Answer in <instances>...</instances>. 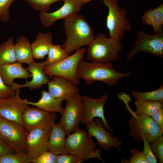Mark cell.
<instances>
[{
	"label": "cell",
	"mask_w": 163,
	"mask_h": 163,
	"mask_svg": "<svg viewBox=\"0 0 163 163\" xmlns=\"http://www.w3.org/2000/svg\"><path fill=\"white\" fill-rule=\"evenodd\" d=\"M64 20L66 38L61 46L68 55L83 46L89 45L94 39L91 25L82 15L76 13Z\"/></svg>",
	"instance_id": "1"
},
{
	"label": "cell",
	"mask_w": 163,
	"mask_h": 163,
	"mask_svg": "<svg viewBox=\"0 0 163 163\" xmlns=\"http://www.w3.org/2000/svg\"><path fill=\"white\" fill-rule=\"evenodd\" d=\"M77 74L80 79H82L88 85L99 81L110 87L115 85L121 78L131 75L130 72L117 71L111 62L101 63L93 61L88 62L83 59L79 63Z\"/></svg>",
	"instance_id": "2"
},
{
	"label": "cell",
	"mask_w": 163,
	"mask_h": 163,
	"mask_svg": "<svg viewBox=\"0 0 163 163\" xmlns=\"http://www.w3.org/2000/svg\"><path fill=\"white\" fill-rule=\"evenodd\" d=\"M123 101L132 116L128 121L129 127V135L135 141L143 142L146 140L152 143L162 136V130L152 117L143 114H136L130 108L128 99Z\"/></svg>",
	"instance_id": "3"
},
{
	"label": "cell",
	"mask_w": 163,
	"mask_h": 163,
	"mask_svg": "<svg viewBox=\"0 0 163 163\" xmlns=\"http://www.w3.org/2000/svg\"><path fill=\"white\" fill-rule=\"evenodd\" d=\"M88 46L86 50L87 60L101 63L117 60L119 52L124 47L121 41L108 37L103 33L98 34Z\"/></svg>",
	"instance_id": "4"
},
{
	"label": "cell",
	"mask_w": 163,
	"mask_h": 163,
	"mask_svg": "<svg viewBox=\"0 0 163 163\" xmlns=\"http://www.w3.org/2000/svg\"><path fill=\"white\" fill-rule=\"evenodd\" d=\"M67 136L65 145L69 154L84 161L97 158L104 163L101 156V149H96V143L87 131L79 128Z\"/></svg>",
	"instance_id": "5"
},
{
	"label": "cell",
	"mask_w": 163,
	"mask_h": 163,
	"mask_svg": "<svg viewBox=\"0 0 163 163\" xmlns=\"http://www.w3.org/2000/svg\"><path fill=\"white\" fill-rule=\"evenodd\" d=\"M57 119L55 113L43 123L29 131L26 139V154L30 161L48 150L50 133Z\"/></svg>",
	"instance_id": "6"
},
{
	"label": "cell",
	"mask_w": 163,
	"mask_h": 163,
	"mask_svg": "<svg viewBox=\"0 0 163 163\" xmlns=\"http://www.w3.org/2000/svg\"><path fill=\"white\" fill-rule=\"evenodd\" d=\"M108 8L106 26L109 32L108 37L121 41L125 33L132 29L131 25L126 16V8L120 7L117 0H103Z\"/></svg>",
	"instance_id": "7"
},
{
	"label": "cell",
	"mask_w": 163,
	"mask_h": 163,
	"mask_svg": "<svg viewBox=\"0 0 163 163\" xmlns=\"http://www.w3.org/2000/svg\"><path fill=\"white\" fill-rule=\"evenodd\" d=\"M86 50L85 47L80 48L58 62L45 66V73L48 76L63 78L77 85L80 82L77 74L78 67L84 58Z\"/></svg>",
	"instance_id": "8"
},
{
	"label": "cell",
	"mask_w": 163,
	"mask_h": 163,
	"mask_svg": "<svg viewBox=\"0 0 163 163\" xmlns=\"http://www.w3.org/2000/svg\"><path fill=\"white\" fill-rule=\"evenodd\" d=\"M29 132L24 126L0 117V137L15 152L26 153Z\"/></svg>",
	"instance_id": "9"
},
{
	"label": "cell",
	"mask_w": 163,
	"mask_h": 163,
	"mask_svg": "<svg viewBox=\"0 0 163 163\" xmlns=\"http://www.w3.org/2000/svg\"><path fill=\"white\" fill-rule=\"evenodd\" d=\"M141 52L150 53L159 58L163 57V31L151 35L139 30L136 34V43L126 56L128 60L133 59Z\"/></svg>",
	"instance_id": "10"
},
{
	"label": "cell",
	"mask_w": 163,
	"mask_h": 163,
	"mask_svg": "<svg viewBox=\"0 0 163 163\" xmlns=\"http://www.w3.org/2000/svg\"><path fill=\"white\" fill-rule=\"evenodd\" d=\"M66 101L59 123L63 127L67 136L79 128L84 114V107L79 93Z\"/></svg>",
	"instance_id": "11"
},
{
	"label": "cell",
	"mask_w": 163,
	"mask_h": 163,
	"mask_svg": "<svg viewBox=\"0 0 163 163\" xmlns=\"http://www.w3.org/2000/svg\"><path fill=\"white\" fill-rule=\"evenodd\" d=\"M20 92V89H17L13 96L0 98V117L24 126L22 115L29 105L21 98Z\"/></svg>",
	"instance_id": "12"
},
{
	"label": "cell",
	"mask_w": 163,
	"mask_h": 163,
	"mask_svg": "<svg viewBox=\"0 0 163 163\" xmlns=\"http://www.w3.org/2000/svg\"><path fill=\"white\" fill-rule=\"evenodd\" d=\"M81 97L84 107V114L81 123L85 124L93 120L95 118L98 117L101 119L107 130L113 132V130L107 121L104 113V107L108 99V95L104 94L97 98L86 95L81 96Z\"/></svg>",
	"instance_id": "13"
},
{
	"label": "cell",
	"mask_w": 163,
	"mask_h": 163,
	"mask_svg": "<svg viewBox=\"0 0 163 163\" xmlns=\"http://www.w3.org/2000/svg\"><path fill=\"white\" fill-rule=\"evenodd\" d=\"M94 120L85 124L87 131L91 137H94L97 140L96 145L104 150L110 151L113 147L121 152L120 146L121 142L117 137H113L112 134L104 127L101 119L96 117Z\"/></svg>",
	"instance_id": "14"
},
{
	"label": "cell",
	"mask_w": 163,
	"mask_h": 163,
	"mask_svg": "<svg viewBox=\"0 0 163 163\" xmlns=\"http://www.w3.org/2000/svg\"><path fill=\"white\" fill-rule=\"evenodd\" d=\"M63 5L57 10L50 13H41L40 19L45 28L53 24L57 21L64 19L74 14L78 13L82 5L79 0H65Z\"/></svg>",
	"instance_id": "15"
},
{
	"label": "cell",
	"mask_w": 163,
	"mask_h": 163,
	"mask_svg": "<svg viewBox=\"0 0 163 163\" xmlns=\"http://www.w3.org/2000/svg\"><path fill=\"white\" fill-rule=\"evenodd\" d=\"M45 66L44 61L40 62H36L34 61L29 64L25 68L31 74V80L26 81L23 84L14 82L11 87L12 89L15 91L23 88L28 87L32 90L40 88L43 85L47 84L50 80L44 71Z\"/></svg>",
	"instance_id": "16"
},
{
	"label": "cell",
	"mask_w": 163,
	"mask_h": 163,
	"mask_svg": "<svg viewBox=\"0 0 163 163\" xmlns=\"http://www.w3.org/2000/svg\"><path fill=\"white\" fill-rule=\"evenodd\" d=\"M49 92L54 97L66 101L80 91L77 85L62 77L55 76L47 84Z\"/></svg>",
	"instance_id": "17"
},
{
	"label": "cell",
	"mask_w": 163,
	"mask_h": 163,
	"mask_svg": "<svg viewBox=\"0 0 163 163\" xmlns=\"http://www.w3.org/2000/svg\"><path fill=\"white\" fill-rule=\"evenodd\" d=\"M0 76L5 83L11 87L14 82L15 79L21 78L26 80L31 77L32 75L21 63L17 62L0 66Z\"/></svg>",
	"instance_id": "18"
},
{
	"label": "cell",
	"mask_w": 163,
	"mask_h": 163,
	"mask_svg": "<svg viewBox=\"0 0 163 163\" xmlns=\"http://www.w3.org/2000/svg\"><path fill=\"white\" fill-rule=\"evenodd\" d=\"M66 136V131L61 124H54L49 137L48 150L56 155L68 153L65 145Z\"/></svg>",
	"instance_id": "19"
},
{
	"label": "cell",
	"mask_w": 163,
	"mask_h": 163,
	"mask_svg": "<svg viewBox=\"0 0 163 163\" xmlns=\"http://www.w3.org/2000/svg\"><path fill=\"white\" fill-rule=\"evenodd\" d=\"M55 113H50L39 108L29 107L24 111L22 116L24 126L29 131L41 125Z\"/></svg>",
	"instance_id": "20"
},
{
	"label": "cell",
	"mask_w": 163,
	"mask_h": 163,
	"mask_svg": "<svg viewBox=\"0 0 163 163\" xmlns=\"http://www.w3.org/2000/svg\"><path fill=\"white\" fill-rule=\"evenodd\" d=\"M41 94V97L37 102L30 101L25 99V102L29 105L36 106L49 112L58 113L61 114L62 113L64 108L61 104L64 101L62 99L54 97L45 90L42 91Z\"/></svg>",
	"instance_id": "21"
},
{
	"label": "cell",
	"mask_w": 163,
	"mask_h": 163,
	"mask_svg": "<svg viewBox=\"0 0 163 163\" xmlns=\"http://www.w3.org/2000/svg\"><path fill=\"white\" fill-rule=\"evenodd\" d=\"M52 41L53 36L51 33L39 32L34 40L31 43L34 58L44 59L53 44Z\"/></svg>",
	"instance_id": "22"
},
{
	"label": "cell",
	"mask_w": 163,
	"mask_h": 163,
	"mask_svg": "<svg viewBox=\"0 0 163 163\" xmlns=\"http://www.w3.org/2000/svg\"><path fill=\"white\" fill-rule=\"evenodd\" d=\"M16 58L17 62L28 65L34 61L31 43L24 35L18 38L14 45Z\"/></svg>",
	"instance_id": "23"
},
{
	"label": "cell",
	"mask_w": 163,
	"mask_h": 163,
	"mask_svg": "<svg viewBox=\"0 0 163 163\" xmlns=\"http://www.w3.org/2000/svg\"><path fill=\"white\" fill-rule=\"evenodd\" d=\"M142 22L144 24L152 26L154 34L163 31V4L145 11L142 16Z\"/></svg>",
	"instance_id": "24"
},
{
	"label": "cell",
	"mask_w": 163,
	"mask_h": 163,
	"mask_svg": "<svg viewBox=\"0 0 163 163\" xmlns=\"http://www.w3.org/2000/svg\"><path fill=\"white\" fill-rule=\"evenodd\" d=\"M14 45L13 37L0 44V66L17 62Z\"/></svg>",
	"instance_id": "25"
},
{
	"label": "cell",
	"mask_w": 163,
	"mask_h": 163,
	"mask_svg": "<svg viewBox=\"0 0 163 163\" xmlns=\"http://www.w3.org/2000/svg\"><path fill=\"white\" fill-rule=\"evenodd\" d=\"M131 94L136 100L158 101L163 102V85H161L157 89L153 91L144 92L131 91Z\"/></svg>",
	"instance_id": "26"
},
{
	"label": "cell",
	"mask_w": 163,
	"mask_h": 163,
	"mask_svg": "<svg viewBox=\"0 0 163 163\" xmlns=\"http://www.w3.org/2000/svg\"><path fill=\"white\" fill-rule=\"evenodd\" d=\"M136 114H143L152 117L160 109L163 108V103L158 101L136 100L135 102Z\"/></svg>",
	"instance_id": "27"
},
{
	"label": "cell",
	"mask_w": 163,
	"mask_h": 163,
	"mask_svg": "<svg viewBox=\"0 0 163 163\" xmlns=\"http://www.w3.org/2000/svg\"><path fill=\"white\" fill-rule=\"evenodd\" d=\"M47 55V57L44 61L45 66L58 62L69 55L66 52L61 45L53 44Z\"/></svg>",
	"instance_id": "28"
},
{
	"label": "cell",
	"mask_w": 163,
	"mask_h": 163,
	"mask_svg": "<svg viewBox=\"0 0 163 163\" xmlns=\"http://www.w3.org/2000/svg\"><path fill=\"white\" fill-rule=\"evenodd\" d=\"M31 162L26 153L16 152L0 156V163H29Z\"/></svg>",
	"instance_id": "29"
},
{
	"label": "cell",
	"mask_w": 163,
	"mask_h": 163,
	"mask_svg": "<svg viewBox=\"0 0 163 163\" xmlns=\"http://www.w3.org/2000/svg\"><path fill=\"white\" fill-rule=\"evenodd\" d=\"M65 0H25L35 10L41 13L47 12L54 2Z\"/></svg>",
	"instance_id": "30"
},
{
	"label": "cell",
	"mask_w": 163,
	"mask_h": 163,
	"mask_svg": "<svg viewBox=\"0 0 163 163\" xmlns=\"http://www.w3.org/2000/svg\"><path fill=\"white\" fill-rule=\"evenodd\" d=\"M17 0H0V20L8 22L10 19L9 8L11 4Z\"/></svg>",
	"instance_id": "31"
},
{
	"label": "cell",
	"mask_w": 163,
	"mask_h": 163,
	"mask_svg": "<svg viewBox=\"0 0 163 163\" xmlns=\"http://www.w3.org/2000/svg\"><path fill=\"white\" fill-rule=\"evenodd\" d=\"M150 145L151 150L160 163L163 162V137L162 136Z\"/></svg>",
	"instance_id": "32"
},
{
	"label": "cell",
	"mask_w": 163,
	"mask_h": 163,
	"mask_svg": "<svg viewBox=\"0 0 163 163\" xmlns=\"http://www.w3.org/2000/svg\"><path fill=\"white\" fill-rule=\"evenodd\" d=\"M57 155L47 150L31 160L33 163H56Z\"/></svg>",
	"instance_id": "33"
},
{
	"label": "cell",
	"mask_w": 163,
	"mask_h": 163,
	"mask_svg": "<svg viewBox=\"0 0 163 163\" xmlns=\"http://www.w3.org/2000/svg\"><path fill=\"white\" fill-rule=\"evenodd\" d=\"M132 155L129 157V162L130 163H148L143 151L137 148L131 151Z\"/></svg>",
	"instance_id": "34"
},
{
	"label": "cell",
	"mask_w": 163,
	"mask_h": 163,
	"mask_svg": "<svg viewBox=\"0 0 163 163\" xmlns=\"http://www.w3.org/2000/svg\"><path fill=\"white\" fill-rule=\"evenodd\" d=\"M84 161L69 153L57 155L56 163H81Z\"/></svg>",
	"instance_id": "35"
},
{
	"label": "cell",
	"mask_w": 163,
	"mask_h": 163,
	"mask_svg": "<svg viewBox=\"0 0 163 163\" xmlns=\"http://www.w3.org/2000/svg\"><path fill=\"white\" fill-rule=\"evenodd\" d=\"M15 93V90L5 84L0 76V98L12 96Z\"/></svg>",
	"instance_id": "36"
},
{
	"label": "cell",
	"mask_w": 163,
	"mask_h": 163,
	"mask_svg": "<svg viewBox=\"0 0 163 163\" xmlns=\"http://www.w3.org/2000/svg\"><path fill=\"white\" fill-rule=\"evenodd\" d=\"M144 149L143 151L148 163H157V158L151 150L149 143L146 140L143 141Z\"/></svg>",
	"instance_id": "37"
},
{
	"label": "cell",
	"mask_w": 163,
	"mask_h": 163,
	"mask_svg": "<svg viewBox=\"0 0 163 163\" xmlns=\"http://www.w3.org/2000/svg\"><path fill=\"white\" fill-rule=\"evenodd\" d=\"M14 152V151L0 137V156Z\"/></svg>",
	"instance_id": "38"
},
{
	"label": "cell",
	"mask_w": 163,
	"mask_h": 163,
	"mask_svg": "<svg viewBox=\"0 0 163 163\" xmlns=\"http://www.w3.org/2000/svg\"><path fill=\"white\" fill-rule=\"evenodd\" d=\"M151 117L161 129L163 130V108H161L157 111Z\"/></svg>",
	"instance_id": "39"
},
{
	"label": "cell",
	"mask_w": 163,
	"mask_h": 163,
	"mask_svg": "<svg viewBox=\"0 0 163 163\" xmlns=\"http://www.w3.org/2000/svg\"><path fill=\"white\" fill-rule=\"evenodd\" d=\"M79 0L81 2L82 5H84L87 4L89 2L92 0Z\"/></svg>",
	"instance_id": "40"
}]
</instances>
